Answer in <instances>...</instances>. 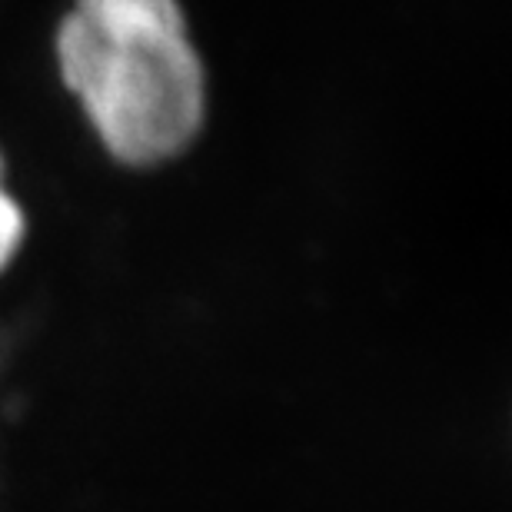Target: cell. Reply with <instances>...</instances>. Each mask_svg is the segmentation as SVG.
Returning <instances> with one entry per match:
<instances>
[{
    "instance_id": "7a4b0ae2",
    "label": "cell",
    "mask_w": 512,
    "mask_h": 512,
    "mask_svg": "<svg viewBox=\"0 0 512 512\" xmlns=\"http://www.w3.org/2000/svg\"><path fill=\"white\" fill-rule=\"evenodd\" d=\"M27 240V213L7 190V173H0V276L10 270Z\"/></svg>"
},
{
    "instance_id": "6da1fadb",
    "label": "cell",
    "mask_w": 512,
    "mask_h": 512,
    "mask_svg": "<svg viewBox=\"0 0 512 512\" xmlns=\"http://www.w3.org/2000/svg\"><path fill=\"white\" fill-rule=\"evenodd\" d=\"M57 67L100 147L124 167H163L207 120V77L180 0H74Z\"/></svg>"
}]
</instances>
